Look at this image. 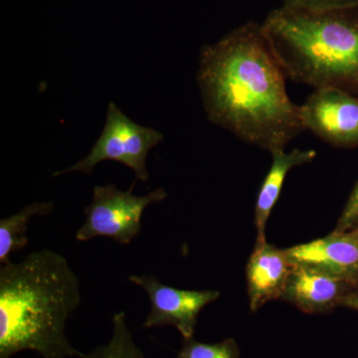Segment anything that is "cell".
Returning <instances> with one entry per match:
<instances>
[{
	"label": "cell",
	"instance_id": "cell-17",
	"mask_svg": "<svg viewBox=\"0 0 358 358\" xmlns=\"http://www.w3.org/2000/svg\"><path fill=\"white\" fill-rule=\"evenodd\" d=\"M341 307L352 308L358 312V288L346 296Z\"/></svg>",
	"mask_w": 358,
	"mask_h": 358
},
{
	"label": "cell",
	"instance_id": "cell-9",
	"mask_svg": "<svg viewBox=\"0 0 358 358\" xmlns=\"http://www.w3.org/2000/svg\"><path fill=\"white\" fill-rule=\"evenodd\" d=\"M357 289L350 282L305 266H294L281 300L301 312L326 313L341 307L346 296Z\"/></svg>",
	"mask_w": 358,
	"mask_h": 358
},
{
	"label": "cell",
	"instance_id": "cell-13",
	"mask_svg": "<svg viewBox=\"0 0 358 358\" xmlns=\"http://www.w3.org/2000/svg\"><path fill=\"white\" fill-rule=\"evenodd\" d=\"M112 324L113 334L109 343L83 353L81 358H145L129 331L126 313H115Z\"/></svg>",
	"mask_w": 358,
	"mask_h": 358
},
{
	"label": "cell",
	"instance_id": "cell-4",
	"mask_svg": "<svg viewBox=\"0 0 358 358\" xmlns=\"http://www.w3.org/2000/svg\"><path fill=\"white\" fill-rule=\"evenodd\" d=\"M134 185L127 192L113 183L96 185L91 204L84 210L85 222L77 231V241L108 237L120 244L131 243L141 233L143 211L150 204L159 203L167 197L164 188L138 196L133 193Z\"/></svg>",
	"mask_w": 358,
	"mask_h": 358
},
{
	"label": "cell",
	"instance_id": "cell-6",
	"mask_svg": "<svg viewBox=\"0 0 358 358\" xmlns=\"http://www.w3.org/2000/svg\"><path fill=\"white\" fill-rule=\"evenodd\" d=\"M129 282L145 289L150 298V312L143 329L171 326L182 338H194L199 313L220 296L216 289H181L167 286L152 275H129Z\"/></svg>",
	"mask_w": 358,
	"mask_h": 358
},
{
	"label": "cell",
	"instance_id": "cell-5",
	"mask_svg": "<svg viewBox=\"0 0 358 358\" xmlns=\"http://www.w3.org/2000/svg\"><path fill=\"white\" fill-rule=\"evenodd\" d=\"M162 140V133L136 124L117 105L110 103L105 128L89 155L74 166L56 171L54 176L73 171L90 174L103 160H114L133 169L138 180L148 181L150 179L147 171L148 152Z\"/></svg>",
	"mask_w": 358,
	"mask_h": 358
},
{
	"label": "cell",
	"instance_id": "cell-3",
	"mask_svg": "<svg viewBox=\"0 0 358 358\" xmlns=\"http://www.w3.org/2000/svg\"><path fill=\"white\" fill-rule=\"evenodd\" d=\"M261 24L288 79L358 95V6L329 11L281 6Z\"/></svg>",
	"mask_w": 358,
	"mask_h": 358
},
{
	"label": "cell",
	"instance_id": "cell-11",
	"mask_svg": "<svg viewBox=\"0 0 358 358\" xmlns=\"http://www.w3.org/2000/svg\"><path fill=\"white\" fill-rule=\"evenodd\" d=\"M273 162L270 171L259 192L255 207L256 243L266 242L265 231L271 212L277 203L287 174L296 166L310 164L317 157L313 150H301L294 148L291 152L285 150L272 152Z\"/></svg>",
	"mask_w": 358,
	"mask_h": 358
},
{
	"label": "cell",
	"instance_id": "cell-12",
	"mask_svg": "<svg viewBox=\"0 0 358 358\" xmlns=\"http://www.w3.org/2000/svg\"><path fill=\"white\" fill-rule=\"evenodd\" d=\"M53 209V202H33L17 213L0 220V265L10 263V255L29 243L26 233L31 218L49 215Z\"/></svg>",
	"mask_w": 358,
	"mask_h": 358
},
{
	"label": "cell",
	"instance_id": "cell-7",
	"mask_svg": "<svg viewBox=\"0 0 358 358\" xmlns=\"http://www.w3.org/2000/svg\"><path fill=\"white\" fill-rule=\"evenodd\" d=\"M306 131L336 148L358 147V95L338 88L315 89L301 106Z\"/></svg>",
	"mask_w": 358,
	"mask_h": 358
},
{
	"label": "cell",
	"instance_id": "cell-16",
	"mask_svg": "<svg viewBox=\"0 0 358 358\" xmlns=\"http://www.w3.org/2000/svg\"><path fill=\"white\" fill-rule=\"evenodd\" d=\"M336 230H358V181L341 212Z\"/></svg>",
	"mask_w": 358,
	"mask_h": 358
},
{
	"label": "cell",
	"instance_id": "cell-10",
	"mask_svg": "<svg viewBox=\"0 0 358 358\" xmlns=\"http://www.w3.org/2000/svg\"><path fill=\"white\" fill-rule=\"evenodd\" d=\"M292 265L286 249L274 245L256 243L246 267L250 310L256 313L268 301L281 299Z\"/></svg>",
	"mask_w": 358,
	"mask_h": 358
},
{
	"label": "cell",
	"instance_id": "cell-14",
	"mask_svg": "<svg viewBox=\"0 0 358 358\" xmlns=\"http://www.w3.org/2000/svg\"><path fill=\"white\" fill-rule=\"evenodd\" d=\"M176 358H240V348L233 338L216 343H200L194 338H183Z\"/></svg>",
	"mask_w": 358,
	"mask_h": 358
},
{
	"label": "cell",
	"instance_id": "cell-8",
	"mask_svg": "<svg viewBox=\"0 0 358 358\" xmlns=\"http://www.w3.org/2000/svg\"><path fill=\"white\" fill-rule=\"evenodd\" d=\"M292 265L305 266L358 288V230L338 231L286 249Z\"/></svg>",
	"mask_w": 358,
	"mask_h": 358
},
{
	"label": "cell",
	"instance_id": "cell-1",
	"mask_svg": "<svg viewBox=\"0 0 358 358\" xmlns=\"http://www.w3.org/2000/svg\"><path fill=\"white\" fill-rule=\"evenodd\" d=\"M287 79L262 24L252 21L200 53L197 83L209 121L270 154L306 131Z\"/></svg>",
	"mask_w": 358,
	"mask_h": 358
},
{
	"label": "cell",
	"instance_id": "cell-15",
	"mask_svg": "<svg viewBox=\"0 0 358 358\" xmlns=\"http://www.w3.org/2000/svg\"><path fill=\"white\" fill-rule=\"evenodd\" d=\"M282 7L306 11H329L358 6V0H282Z\"/></svg>",
	"mask_w": 358,
	"mask_h": 358
},
{
	"label": "cell",
	"instance_id": "cell-2",
	"mask_svg": "<svg viewBox=\"0 0 358 358\" xmlns=\"http://www.w3.org/2000/svg\"><path fill=\"white\" fill-rule=\"evenodd\" d=\"M81 303L80 282L64 256L49 249L0 267V358L31 350L42 358L82 357L66 336Z\"/></svg>",
	"mask_w": 358,
	"mask_h": 358
}]
</instances>
